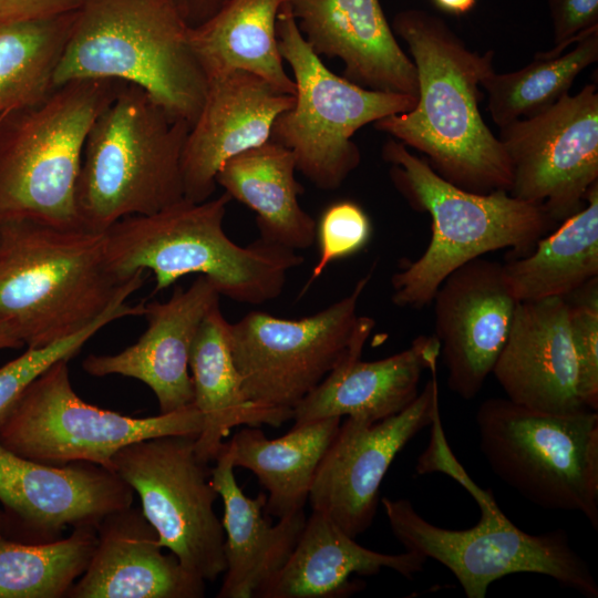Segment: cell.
<instances>
[{"instance_id": "obj_1", "label": "cell", "mask_w": 598, "mask_h": 598, "mask_svg": "<svg viewBox=\"0 0 598 598\" xmlns=\"http://www.w3.org/2000/svg\"><path fill=\"white\" fill-rule=\"evenodd\" d=\"M391 28L412 56L416 104L374 128L424 154L437 175L465 190L509 192V159L478 107L494 51H472L443 19L421 9L398 12Z\"/></svg>"}, {"instance_id": "obj_2", "label": "cell", "mask_w": 598, "mask_h": 598, "mask_svg": "<svg viewBox=\"0 0 598 598\" xmlns=\"http://www.w3.org/2000/svg\"><path fill=\"white\" fill-rule=\"evenodd\" d=\"M230 200L225 192L198 203L183 198L157 213L116 221L104 231L109 269L121 281L151 271L154 293L196 274L240 303L277 299L303 257L261 238L247 246L233 241L224 230Z\"/></svg>"}, {"instance_id": "obj_3", "label": "cell", "mask_w": 598, "mask_h": 598, "mask_svg": "<svg viewBox=\"0 0 598 598\" xmlns=\"http://www.w3.org/2000/svg\"><path fill=\"white\" fill-rule=\"evenodd\" d=\"M381 156L395 189L432 223L424 252L391 278V299L400 308L431 305L451 272L487 252L508 248L515 257L529 254L557 224L543 206L505 189L473 193L445 181L395 138L383 144Z\"/></svg>"}, {"instance_id": "obj_4", "label": "cell", "mask_w": 598, "mask_h": 598, "mask_svg": "<svg viewBox=\"0 0 598 598\" xmlns=\"http://www.w3.org/2000/svg\"><path fill=\"white\" fill-rule=\"evenodd\" d=\"M136 274L121 281L111 272L104 233L32 220L0 225V318L28 348L93 322Z\"/></svg>"}, {"instance_id": "obj_5", "label": "cell", "mask_w": 598, "mask_h": 598, "mask_svg": "<svg viewBox=\"0 0 598 598\" xmlns=\"http://www.w3.org/2000/svg\"><path fill=\"white\" fill-rule=\"evenodd\" d=\"M189 30L172 0H86L75 13L53 86L84 79L135 84L192 126L208 81Z\"/></svg>"}, {"instance_id": "obj_6", "label": "cell", "mask_w": 598, "mask_h": 598, "mask_svg": "<svg viewBox=\"0 0 598 598\" xmlns=\"http://www.w3.org/2000/svg\"><path fill=\"white\" fill-rule=\"evenodd\" d=\"M190 124L141 86L122 83L83 146L75 206L83 228L157 213L184 198L182 154Z\"/></svg>"}, {"instance_id": "obj_7", "label": "cell", "mask_w": 598, "mask_h": 598, "mask_svg": "<svg viewBox=\"0 0 598 598\" xmlns=\"http://www.w3.org/2000/svg\"><path fill=\"white\" fill-rule=\"evenodd\" d=\"M123 82L84 79L0 117V225L82 227L75 187L86 135Z\"/></svg>"}, {"instance_id": "obj_8", "label": "cell", "mask_w": 598, "mask_h": 598, "mask_svg": "<svg viewBox=\"0 0 598 598\" xmlns=\"http://www.w3.org/2000/svg\"><path fill=\"white\" fill-rule=\"evenodd\" d=\"M476 501L481 517L467 529L439 527L423 518L405 498L380 499L390 528L405 550L445 566L467 598H484L495 580L518 573L551 577L586 598L598 597V584L568 534L556 529L532 535L499 509L492 492L477 486L461 464L448 473Z\"/></svg>"}, {"instance_id": "obj_9", "label": "cell", "mask_w": 598, "mask_h": 598, "mask_svg": "<svg viewBox=\"0 0 598 598\" xmlns=\"http://www.w3.org/2000/svg\"><path fill=\"white\" fill-rule=\"evenodd\" d=\"M475 421L480 450L503 482L539 507L580 512L598 530L597 411L551 413L491 398Z\"/></svg>"}, {"instance_id": "obj_10", "label": "cell", "mask_w": 598, "mask_h": 598, "mask_svg": "<svg viewBox=\"0 0 598 598\" xmlns=\"http://www.w3.org/2000/svg\"><path fill=\"white\" fill-rule=\"evenodd\" d=\"M278 48L296 85L293 105L275 120L270 140L290 150L316 187L339 188L360 165L358 130L411 111L416 97L362 87L330 71L302 37L288 0L276 23Z\"/></svg>"}, {"instance_id": "obj_11", "label": "cell", "mask_w": 598, "mask_h": 598, "mask_svg": "<svg viewBox=\"0 0 598 598\" xmlns=\"http://www.w3.org/2000/svg\"><path fill=\"white\" fill-rule=\"evenodd\" d=\"M69 360L52 364L0 420V443L49 465L90 462L106 467L122 447L144 439L198 436L203 417L194 403L155 416L133 417L83 401L73 390Z\"/></svg>"}, {"instance_id": "obj_12", "label": "cell", "mask_w": 598, "mask_h": 598, "mask_svg": "<svg viewBox=\"0 0 598 598\" xmlns=\"http://www.w3.org/2000/svg\"><path fill=\"white\" fill-rule=\"evenodd\" d=\"M373 270L322 310L286 319L254 310L230 323L228 338L248 399L288 414L349 352L360 328L358 303Z\"/></svg>"}, {"instance_id": "obj_13", "label": "cell", "mask_w": 598, "mask_h": 598, "mask_svg": "<svg viewBox=\"0 0 598 598\" xmlns=\"http://www.w3.org/2000/svg\"><path fill=\"white\" fill-rule=\"evenodd\" d=\"M196 436L144 439L120 448L106 466L141 501L159 544L205 581L225 571V533L214 504L218 493L208 463L195 451Z\"/></svg>"}, {"instance_id": "obj_14", "label": "cell", "mask_w": 598, "mask_h": 598, "mask_svg": "<svg viewBox=\"0 0 598 598\" xmlns=\"http://www.w3.org/2000/svg\"><path fill=\"white\" fill-rule=\"evenodd\" d=\"M512 169L509 194L560 223L598 183V91L585 85L535 115L499 127Z\"/></svg>"}, {"instance_id": "obj_15", "label": "cell", "mask_w": 598, "mask_h": 598, "mask_svg": "<svg viewBox=\"0 0 598 598\" xmlns=\"http://www.w3.org/2000/svg\"><path fill=\"white\" fill-rule=\"evenodd\" d=\"M431 379L401 412L378 422L347 417L324 453L308 501L352 538L373 523L381 483L395 456L439 412L436 362Z\"/></svg>"}, {"instance_id": "obj_16", "label": "cell", "mask_w": 598, "mask_h": 598, "mask_svg": "<svg viewBox=\"0 0 598 598\" xmlns=\"http://www.w3.org/2000/svg\"><path fill=\"white\" fill-rule=\"evenodd\" d=\"M133 488L90 462L56 466L22 457L0 443V502L23 543H49L68 527L97 528L110 513L132 506Z\"/></svg>"}, {"instance_id": "obj_17", "label": "cell", "mask_w": 598, "mask_h": 598, "mask_svg": "<svg viewBox=\"0 0 598 598\" xmlns=\"http://www.w3.org/2000/svg\"><path fill=\"white\" fill-rule=\"evenodd\" d=\"M518 300L503 264L473 259L451 272L433 300L434 336L447 371V386L474 399L492 374L508 338Z\"/></svg>"}, {"instance_id": "obj_18", "label": "cell", "mask_w": 598, "mask_h": 598, "mask_svg": "<svg viewBox=\"0 0 598 598\" xmlns=\"http://www.w3.org/2000/svg\"><path fill=\"white\" fill-rule=\"evenodd\" d=\"M293 102L295 95L247 71L235 70L208 80L203 105L183 148L184 198L196 203L209 199L223 164L267 142L275 120Z\"/></svg>"}, {"instance_id": "obj_19", "label": "cell", "mask_w": 598, "mask_h": 598, "mask_svg": "<svg viewBox=\"0 0 598 598\" xmlns=\"http://www.w3.org/2000/svg\"><path fill=\"white\" fill-rule=\"evenodd\" d=\"M220 295L198 276L186 289L176 287L165 301L145 302L146 330L138 340L113 354H90L83 370L93 377L123 375L146 384L155 394L159 413L194 402L189 357L197 330Z\"/></svg>"}, {"instance_id": "obj_20", "label": "cell", "mask_w": 598, "mask_h": 598, "mask_svg": "<svg viewBox=\"0 0 598 598\" xmlns=\"http://www.w3.org/2000/svg\"><path fill=\"white\" fill-rule=\"evenodd\" d=\"M492 374L519 405L551 413L587 409L577 392L566 297L518 302Z\"/></svg>"}, {"instance_id": "obj_21", "label": "cell", "mask_w": 598, "mask_h": 598, "mask_svg": "<svg viewBox=\"0 0 598 598\" xmlns=\"http://www.w3.org/2000/svg\"><path fill=\"white\" fill-rule=\"evenodd\" d=\"M374 326L371 317H361L347 355L295 406L293 426L343 416L378 422L414 401L423 371L430 370L440 357L437 339L434 334H421L403 351L362 361L363 347Z\"/></svg>"}, {"instance_id": "obj_22", "label": "cell", "mask_w": 598, "mask_h": 598, "mask_svg": "<svg viewBox=\"0 0 598 598\" xmlns=\"http://www.w3.org/2000/svg\"><path fill=\"white\" fill-rule=\"evenodd\" d=\"M319 56L340 59L343 76L370 90L417 96L413 61L396 41L379 0H288Z\"/></svg>"}, {"instance_id": "obj_23", "label": "cell", "mask_w": 598, "mask_h": 598, "mask_svg": "<svg viewBox=\"0 0 598 598\" xmlns=\"http://www.w3.org/2000/svg\"><path fill=\"white\" fill-rule=\"evenodd\" d=\"M86 570L66 598H200L205 580L164 554L157 532L141 508L107 514Z\"/></svg>"}, {"instance_id": "obj_24", "label": "cell", "mask_w": 598, "mask_h": 598, "mask_svg": "<svg viewBox=\"0 0 598 598\" xmlns=\"http://www.w3.org/2000/svg\"><path fill=\"white\" fill-rule=\"evenodd\" d=\"M427 558L416 551L379 553L361 546L326 514L312 509L285 565L258 590L260 598H344L383 568L412 579Z\"/></svg>"}, {"instance_id": "obj_25", "label": "cell", "mask_w": 598, "mask_h": 598, "mask_svg": "<svg viewBox=\"0 0 598 598\" xmlns=\"http://www.w3.org/2000/svg\"><path fill=\"white\" fill-rule=\"evenodd\" d=\"M210 481L224 504L225 576L218 598H251L285 565L306 523L303 509L271 525L267 495L247 496L238 485L224 444Z\"/></svg>"}, {"instance_id": "obj_26", "label": "cell", "mask_w": 598, "mask_h": 598, "mask_svg": "<svg viewBox=\"0 0 598 598\" xmlns=\"http://www.w3.org/2000/svg\"><path fill=\"white\" fill-rule=\"evenodd\" d=\"M228 328L220 305L215 306L200 323L190 350L193 403L203 417L195 451L205 463L216 460L234 427H278L291 420L288 414L264 409L248 399L230 352Z\"/></svg>"}, {"instance_id": "obj_27", "label": "cell", "mask_w": 598, "mask_h": 598, "mask_svg": "<svg viewBox=\"0 0 598 598\" xmlns=\"http://www.w3.org/2000/svg\"><path fill=\"white\" fill-rule=\"evenodd\" d=\"M296 171L292 152L269 138L226 161L216 184L256 214L259 238L297 251L315 244L316 219L299 204Z\"/></svg>"}, {"instance_id": "obj_28", "label": "cell", "mask_w": 598, "mask_h": 598, "mask_svg": "<svg viewBox=\"0 0 598 598\" xmlns=\"http://www.w3.org/2000/svg\"><path fill=\"white\" fill-rule=\"evenodd\" d=\"M341 420L328 417L292 426L272 440L259 426H246L224 442V448L234 467L254 473L267 492L265 513L282 518L303 509L317 468Z\"/></svg>"}, {"instance_id": "obj_29", "label": "cell", "mask_w": 598, "mask_h": 598, "mask_svg": "<svg viewBox=\"0 0 598 598\" xmlns=\"http://www.w3.org/2000/svg\"><path fill=\"white\" fill-rule=\"evenodd\" d=\"M287 0H226L208 20L190 28L189 42L207 81L235 70L254 73L295 95L283 68L276 23Z\"/></svg>"}, {"instance_id": "obj_30", "label": "cell", "mask_w": 598, "mask_h": 598, "mask_svg": "<svg viewBox=\"0 0 598 598\" xmlns=\"http://www.w3.org/2000/svg\"><path fill=\"white\" fill-rule=\"evenodd\" d=\"M518 301L567 297L598 277V183L580 209L542 237L534 249L503 264Z\"/></svg>"}, {"instance_id": "obj_31", "label": "cell", "mask_w": 598, "mask_h": 598, "mask_svg": "<svg viewBox=\"0 0 598 598\" xmlns=\"http://www.w3.org/2000/svg\"><path fill=\"white\" fill-rule=\"evenodd\" d=\"M597 60L598 27H595L559 53L537 52L519 70L496 73L493 69L481 81L493 122L503 127L545 111L568 94L578 75Z\"/></svg>"}, {"instance_id": "obj_32", "label": "cell", "mask_w": 598, "mask_h": 598, "mask_svg": "<svg viewBox=\"0 0 598 598\" xmlns=\"http://www.w3.org/2000/svg\"><path fill=\"white\" fill-rule=\"evenodd\" d=\"M75 13L0 23V117L47 96Z\"/></svg>"}, {"instance_id": "obj_33", "label": "cell", "mask_w": 598, "mask_h": 598, "mask_svg": "<svg viewBox=\"0 0 598 598\" xmlns=\"http://www.w3.org/2000/svg\"><path fill=\"white\" fill-rule=\"evenodd\" d=\"M96 528L75 527L65 538L23 543L0 536V598H62L86 570Z\"/></svg>"}, {"instance_id": "obj_34", "label": "cell", "mask_w": 598, "mask_h": 598, "mask_svg": "<svg viewBox=\"0 0 598 598\" xmlns=\"http://www.w3.org/2000/svg\"><path fill=\"white\" fill-rule=\"evenodd\" d=\"M142 287L140 279H134L112 305L93 322L75 333L47 346L28 348L20 357L0 368V420L19 395L39 375L55 362L76 355L83 346L101 329L125 317H143L145 301L135 305L127 299Z\"/></svg>"}, {"instance_id": "obj_35", "label": "cell", "mask_w": 598, "mask_h": 598, "mask_svg": "<svg viewBox=\"0 0 598 598\" xmlns=\"http://www.w3.org/2000/svg\"><path fill=\"white\" fill-rule=\"evenodd\" d=\"M577 363V392L585 408L598 410V277L566 297Z\"/></svg>"}, {"instance_id": "obj_36", "label": "cell", "mask_w": 598, "mask_h": 598, "mask_svg": "<svg viewBox=\"0 0 598 598\" xmlns=\"http://www.w3.org/2000/svg\"><path fill=\"white\" fill-rule=\"evenodd\" d=\"M372 236V224L364 209L349 199L337 200L324 208L316 220L319 259L302 292L318 279L330 264L355 255Z\"/></svg>"}, {"instance_id": "obj_37", "label": "cell", "mask_w": 598, "mask_h": 598, "mask_svg": "<svg viewBox=\"0 0 598 598\" xmlns=\"http://www.w3.org/2000/svg\"><path fill=\"white\" fill-rule=\"evenodd\" d=\"M554 48L559 53L582 33L598 27V0H547Z\"/></svg>"}, {"instance_id": "obj_38", "label": "cell", "mask_w": 598, "mask_h": 598, "mask_svg": "<svg viewBox=\"0 0 598 598\" xmlns=\"http://www.w3.org/2000/svg\"><path fill=\"white\" fill-rule=\"evenodd\" d=\"M86 0H0V23L42 20L79 11Z\"/></svg>"}, {"instance_id": "obj_39", "label": "cell", "mask_w": 598, "mask_h": 598, "mask_svg": "<svg viewBox=\"0 0 598 598\" xmlns=\"http://www.w3.org/2000/svg\"><path fill=\"white\" fill-rule=\"evenodd\" d=\"M226 0H172L188 27L195 28L208 20Z\"/></svg>"}, {"instance_id": "obj_40", "label": "cell", "mask_w": 598, "mask_h": 598, "mask_svg": "<svg viewBox=\"0 0 598 598\" xmlns=\"http://www.w3.org/2000/svg\"><path fill=\"white\" fill-rule=\"evenodd\" d=\"M23 346L16 328L8 320L0 318V349H19Z\"/></svg>"}, {"instance_id": "obj_41", "label": "cell", "mask_w": 598, "mask_h": 598, "mask_svg": "<svg viewBox=\"0 0 598 598\" xmlns=\"http://www.w3.org/2000/svg\"><path fill=\"white\" fill-rule=\"evenodd\" d=\"M434 6L448 14L463 16L476 4V0H432Z\"/></svg>"}, {"instance_id": "obj_42", "label": "cell", "mask_w": 598, "mask_h": 598, "mask_svg": "<svg viewBox=\"0 0 598 598\" xmlns=\"http://www.w3.org/2000/svg\"><path fill=\"white\" fill-rule=\"evenodd\" d=\"M9 532L8 518L3 512L0 511V536L7 537Z\"/></svg>"}]
</instances>
